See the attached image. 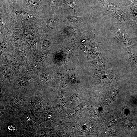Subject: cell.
<instances>
[{"label":"cell","mask_w":137,"mask_h":137,"mask_svg":"<svg viewBox=\"0 0 137 137\" xmlns=\"http://www.w3.org/2000/svg\"><path fill=\"white\" fill-rule=\"evenodd\" d=\"M85 18L83 17L76 16H70L66 17L64 22H70L77 24L83 22L85 20Z\"/></svg>","instance_id":"7c38bea8"},{"label":"cell","mask_w":137,"mask_h":137,"mask_svg":"<svg viewBox=\"0 0 137 137\" xmlns=\"http://www.w3.org/2000/svg\"><path fill=\"white\" fill-rule=\"evenodd\" d=\"M50 43L49 40L44 39L42 42L41 47L42 49L45 50L47 49L50 46Z\"/></svg>","instance_id":"5bb4252c"},{"label":"cell","mask_w":137,"mask_h":137,"mask_svg":"<svg viewBox=\"0 0 137 137\" xmlns=\"http://www.w3.org/2000/svg\"><path fill=\"white\" fill-rule=\"evenodd\" d=\"M12 4L8 2L7 6L16 27L21 29L32 28L39 30V16L32 14L24 10H16Z\"/></svg>","instance_id":"7a4b0ae2"},{"label":"cell","mask_w":137,"mask_h":137,"mask_svg":"<svg viewBox=\"0 0 137 137\" xmlns=\"http://www.w3.org/2000/svg\"><path fill=\"white\" fill-rule=\"evenodd\" d=\"M18 115L24 130L41 136L42 126L39 118L34 114L28 103L19 111Z\"/></svg>","instance_id":"3957f363"},{"label":"cell","mask_w":137,"mask_h":137,"mask_svg":"<svg viewBox=\"0 0 137 137\" xmlns=\"http://www.w3.org/2000/svg\"><path fill=\"white\" fill-rule=\"evenodd\" d=\"M128 52V60L130 65L132 68L137 70V56L132 53L130 51Z\"/></svg>","instance_id":"8fae6325"},{"label":"cell","mask_w":137,"mask_h":137,"mask_svg":"<svg viewBox=\"0 0 137 137\" xmlns=\"http://www.w3.org/2000/svg\"><path fill=\"white\" fill-rule=\"evenodd\" d=\"M45 0H22V9L32 14L39 16L46 10Z\"/></svg>","instance_id":"52a82bcc"},{"label":"cell","mask_w":137,"mask_h":137,"mask_svg":"<svg viewBox=\"0 0 137 137\" xmlns=\"http://www.w3.org/2000/svg\"><path fill=\"white\" fill-rule=\"evenodd\" d=\"M30 38L29 41L31 45L33 47L35 46L37 42V38L34 36H31Z\"/></svg>","instance_id":"ac0fdd59"},{"label":"cell","mask_w":137,"mask_h":137,"mask_svg":"<svg viewBox=\"0 0 137 137\" xmlns=\"http://www.w3.org/2000/svg\"><path fill=\"white\" fill-rule=\"evenodd\" d=\"M90 128V125L88 124L83 123L81 124L79 127V130L82 132H85L88 130Z\"/></svg>","instance_id":"9a60e30c"},{"label":"cell","mask_w":137,"mask_h":137,"mask_svg":"<svg viewBox=\"0 0 137 137\" xmlns=\"http://www.w3.org/2000/svg\"><path fill=\"white\" fill-rule=\"evenodd\" d=\"M0 116L6 113L4 105L2 102L0 101Z\"/></svg>","instance_id":"ffe728a7"},{"label":"cell","mask_w":137,"mask_h":137,"mask_svg":"<svg viewBox=\"0 0 137 137\" xmlns=\"http://www.w3.org/2000/svg\"><path fill=\"white\" fill-rule=\"evenodd\" d=\"M2 72L4 75L5 77H7L8 74V70L7 67L6 66H3L2 68Z\"/></svg>","instance_id":"44dd1931"},{"label":"cell","mask_w":137,"mask_h":137,"mask_svg":"<svg viewBox=\"0 0 137 137\" xmlns=\"http://www.w3.org/2000/svg\"><path fill=\"white\" fill-rule=\"evenodd\" d=\"M114 35L119 41L124 48L128 52L134 47V45L125 31L121 28H116L113 30Z\"/></svg>","instance_id":"ba28073f"},{"label":"cell","mask_w":137,"mask_h":137,"mask_svg":"<svg viewBox=\"0 0 137 137\" xmlns=\"http://www.w3.org/2000/svg\"><path fill=\"white\" fill-rule=\"evenodd\" d=\"M99 77L103 82L110 83L118 78L116 75L107 71H101Z\"/></svg>","instance_id":"30bf717a"},{"label":"cell","mask_w":137,"mask_h":137,"mask_svg":"<svg viewBox=\"0 0 137 137\" xmlns=\"http://www.w3.org/2000/svg\"><path fill=\"white\" fill-rule=\"evenodd\" d=\"M55 112L53 107L48 104L45 108L42 114L39 117L41 126L46 125L55 119Z\"/></svg>","instance_id":"9c48e42d"},{"label":"cell","mask_w":137,"mask_h":137,"mask_svg":"<svg viewBox=\"0 0 137 137\" xmlns=\"http://www.w3.org/2000/svg\"><path fill=\"white\" fill-rule=\"evenodd\" d=\"M29 83V80L25 77H22L19 78L17 80L16 85L19 87H25Z\"/></svg>","instance_id":"4fadbf2b"},{"label":"cell","mask_w":137,"mask_h":137,"mask_svg":"<svg viewBox=\"0 0 137 137\" xmlns=\"http://www.w3.org/2000/svg\"><path fill=\"white\" fill-rule=\"evenodd\" d=\"M3 104L7 113L18 115L19 111L27 103V97L20 93L13 92L4 101H0Z\"/></svg>","instance_id":"277c9868"},{"label":"cell","mask_w":137,"mask_h":137,"mask_svg":"<svg viewBox=\"0 0 137 137\" xmlns=\"http://www.w3.org/2000/svg\"><path fill=\"white\" fill-rule=\"evenodd\" d=\"M27 102L34 114L39 118L45 108V100L44 95L40 93L32 94L26 96Z\"/></svg>","instance_id":"8992f818"},{"label":"cell","mask_w":137,"mask_h":137,"mask_svg":"<svg viewBox=\"0 0 137 137\" xmlns=\"http://www.w3.org/2000/svg\"><path fill=\"white\" fill-rule=\"evenodd\" d=\"M108 15L125 23L127 21L126 14L120 8L117 1L114 0H100Z\"/></svg>","instance_id":"5b68a950"},{"label":"cell","mask_w":137,"mask_h":137,"mask_svg":"<svg viewBox=\"0 0 137 137\" xmlns=\"http://www.w3.org/2000/svg\"><path fill=\"white\" fill-rule=\"evenodd\" d=\"M45 56L44 55H40L35 59V61L37 63H41L45 60Z\"/></svg>","instance_id":"d6986e66"},{"label":"cell","mask_w":137,"mask_h":137,"mask_svg":"<svg viewBox=\"0 0 137 137\" xmlns=\"http://www.w3.org/2000/svg\"><path fill=\"white\" fill-rule=\"evenodd\" d=\"M7 44L3 39L2 42L0 44L1 52H4L7 49Z\"/></svg>","instance_id":"e0dca14e"},{"label":"cell","mask_w":137,"mask_h":137,"mask_svg":"<svg viewBox=\"0 0 137 137\" xmlns=\"http://www.w3.org/2000/svg\"><path fill=\"white\" fill-rule=\"evenodd\" d=\"M27 132L18 115L6 113L0 116V137H26Z\"/></svg>","instance_id":"6da1fadb"},{"label":"cell","mask_w":137,"mask_h":137,"mask_svg":"<svg viewBox=\"0 0 137 137\" xmlns=\"http://www.w3.org/2000/svg\"><path fill=\"white\" fill-rule=\"evenodd\" d=\"M39 79L42 83H46L48 81V79L45 74L42 73L40 75Z\"/></svg>","instance_id":"2e32d148"}]
</instances>
